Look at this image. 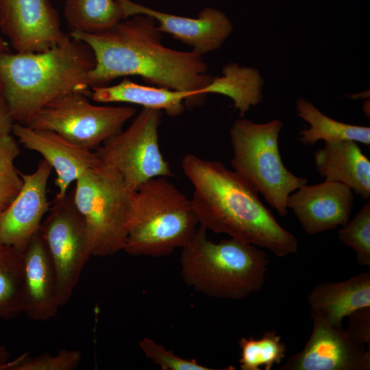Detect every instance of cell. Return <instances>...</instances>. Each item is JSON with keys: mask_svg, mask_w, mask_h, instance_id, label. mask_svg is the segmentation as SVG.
<instances>
[{"mask_svg": "<svg viewBox=\"0 0 370 370\" xmlns=\"http://www.w3.org/2000/svg\"><path fill=\"white\" fill-rule=\"evenodd\" d=\"M69 36L86 43L94 53L90 88L136 75L153 86L189 92L199 105L213 78L202 56L164 47L155 19L147 15L133 16L92 34L70 31Z\"/></svg>", "mask_w": 370, "mask_h": 370, "instance_id": "1", "label": "cell"}, {"mask_svg": "<svg viewBox=\"0 0 370 370\" xmlns=\"http://www.w3.org/2000/svg\"><path fill=\"white\" fill-rule=\"evenodd\" d=\"M182 168L193 187L191 201L199 225L266 248L278 257L297 252L296 237L280 225L258 191L236 171L194 153L184 156Z\"/></svg>", "mask_w": 370, "mask_h": 370, "instance_id": "2", "label": "cell"}, {"mask_svg": "<svg viewBox=\"0 0 370 370\" xmlns=\"http://www.w3.org/2000/svg\"><path fill=\"white\" fill-rule=\"evenodd\" d=\"M94 53L70 36L60 45L38 53L0 52V95L14 121L27 125L56 97L71 92L90 97L88 75Z\"/></svg>", "mask_w": 370, "mask_h": 370, "instance_id": "3", "label": "cell"}, {"mask_svg": "<svg viewBox=\"0 0 370 370\" xmlns=\"http://www.w3.org/2000/svg\"><path fill=\"white\" fill-rule=\"evenodd\" d=\"M199 225L182 249L180 272L184 282L207 296L241 299L263 286L269 260L257 246L233 238L213 243Z\"/></svg>", "mask_w": 370, "mask_h": 370, "instance_id": "4", "label": "cell"}, {"mask_svg": "<svg viewBox=\"0 0 370 370\" xmlns=\"http://www.w3.org/2000/svg\"><path fill=\"white\" fill-rule=\"evenodd\" d=\"M167 177L152 178L135 192L124 250L162 257L186 246L199 221L191 199Z\"/></svg>", "mask_w": 370, "mask_h": 370, "instance_id": "5", "label": "cell"}, {"mask_svg": "<svg viewBox=\"0 0 370 370\" xmlns=\"http://www.w3.org/2000/svg\"><path fill=\"white\" fill-rule=\"evenodd\" d=\"M282 127L278 119L256 123L241 118L232 124L230 136L234 171L284 217L289 195L306 184L308 180L296 176L283 164L278 146Z\"/></svg>", "mask_w": 370, "mask_h": 370, "instance_id": "6", "label": "cell"}, {"mask_svg": "<svg viewBox=\"0 0 370 370\" xmlns=\"http://www.w3.org/2000/svg\"><path fill=\"white\" fill-rule=\"evenodd\" d=\"M135 192L116 171L101 163L75 181L74 201L86 224L92 256L124 250Z\"/></svg>", "mask_w": 370, "mask_h": 370, "instance_id": "7", "label": "cell"}, {"mask_svg": "<svg viewBox=\"0 0 370 370\" xmlns=\"http://www.w3.org/2000/svg\"><path fill=\"white\" fill-rule=\"evenodd\" d=\"M88 97L80 92L60 95L40 109L26 125L53 131L77 145L95 150L121 132L137 109L95 105Z\"/></svg>", "mask_w": 370, "mask_h": 370, "instance_id": "8", "label": "cell"}, {"mask_svg": "<svg viewBox=\"0 0 370 370\" xmlns=\"http://www.w3.org/2000/svg\"><path fill=\"white\" fill-rule=\"evenodd\" d=\"M161 116L160 110L142 108L125 130L94 151L100 162L116 171L134 191L152 178L173 175L159 145Z\"/></svg>", "mask_w": 370, "mask_h": 370, "instance_id": "9", "label": "cell"}, {"mask_svg": "<svg viewBox=\"0 0 370 370\" xmlns=\"http://www.w3.org/2000/svg\"><path fill=\"white\" fill-rule=\"evenodd\" d=\"M40 230L55 268L62 306L70 299L92 256L86 224L75 206L73 190L63 197H55Z\"/></svg>", "mask_w": 370, "mask_h": 370, "instance_id": "10", "label": "cell"}, {"mask_svg": "<svg viewBox=\"0 0 370 370\" xmlns=\"http://www.w3.org/2000/svg\"><path fill=\"white\" fill-rule=\"evenodd\" d=\"M0 32L17 53H38L69 36L49 0H0Z\"/></svg>", "mask_w": 370, "mask_h": 370, "instance_id": "11", "label": "cell"}, {"mask_svg": "<svg viewBox=\"0 0 370 370\" xmlns=\"http://www.w3.org/2000/svg\"><path fill=\"white\" fill-rule=\"evenodd\" d=\"M313 329L299 352L278 370H369L370 351L354 341L342 328L311 315Z\"/></svg>", "mask_w": 370, "mask_h": 370, "instance_id": "12", "label": "cell"}, {"mask_svg": "<svg viewBox=\"0 0 370 370\" xmlns=\"http://www.w3.org/2000/svg\"><path fill=\"white\" fill-rule=\"evenodd\" d=\"M53 169L44 159L32 173L19 171L23 185L17 197L0 211V242L23 253L50 209L47 183Z\"/></svg>", "mask_w": 370, "mask_h": 370, "instance_id": "13", "label": "cell"}, {"mask_svg": "<svg viewBox=\"0 0 370 370\" xmlns=\"http://www.w3.org/2000/svg\"><path fill=\"white\" fill-rule=\"evenodd\" d=\"M125 18L135 15L153 17L159 30L189 45L201 55L219 49L233 30L230 18L222 11L210 7L203 9L197 18L177 16L152 9L132 0H116Z\"/></svg>", "mask_w": 370, "mask_h": 370, "instance_id": "14", "label": "cell"}, {"mask_svg": "<svg viewBox=\"0 0 370 370\" xmlns=\"http://www.w3.org/2000/svg\"><path fill=\"white\" fill-rule=\"evenodd\" d=\"M12 133L25 148L41 154L55 171L56 198L63 197L73 182L101 163L95 151L77 145L53 131L14 123Z\"/></svg>", "mask_w": 370, "mask_h": 370, "instance_id": "15", "label": "cell"}, {"mask_svg": "<svg viewBox=\"0 0 370 370\" xmlns=\"http://www.w3.org/2000/svg\"><path fill=\"white\" fill-rule=\"evenodd\" d=\"M353 203L354 192L350 188L325 181L299 188L289 195L286 205L304 230L314 235L345 225L349 220Z\"/></svg>", "mask_w": 370, "mask_h": 370, "instance_id": "16", "label": "cell"}, {"mask_svg": "<svg viewBox=\"0 0 370 370\" xmlns=\"http://www.w3.org/2000/svg\"><path fill=\"white\" fill-rule=\"evenodd\" d=\"M23 255V312L33 320H49L56 315L61 305L55 268L40 230Z\"/></svg>", "mask_w": 370, "mask_h": 370, "instance_id": "17", "label": "cell"}, {"mask_svg": "<svg viewBox=\"0 0 370 370\" xmlns=\"http://www.w3.org/2000/svg\"><path fill=\"white\" fill-rule=\"evenodd\" d=\"M317 171L325 181L342 183L360 197L370 196V161L356 142L350 140L325 143L314 153Z\"/></svg>", "mask_w": 370, "mask_h": 370, "instance_id": "18", "label": "cell"}, {"mask_svg": "<svg viewBox=\"0 0 370 370\" xmlns=\"http://www.w3.org/2000/svg\"><path fill=\"white\" fill-rule=\"evenodd\" d=\"M311 315L342 326V321L354 312L370 308V273H362L339 282H322L308 295Z\"/></svg>", "mask_w": 370, "mask_h": 370, "instance_id": "19", "label": "cell"}, {"mask_svg": "<svg viewBox=\"0 0 370 370\" xmlns=\"http://www.w3.org/2000/svg\"><path fill=\"white\" fill-rule=\"evenodd\" d=\"M90 97L99 103H128L164 110L171 116L182 114L185 105L188 107L197 106L195 98L189 92L144 86L127 78L114 86L92 87Z\"/></svg>", "mask_w": 370, "mask_h": 370, "instance_id": "20", "label": "cell"}, {"mask_svg": "<svg viewBox=\"0 0 370 370\" xmlns=\"http://www.w3.org/2000/svg\"><path fill=\"white\" fill-rule=\"evenodd\" d=\"M263 84L264 79L257 69L231 62L223 67L221 76L213 77L206 88V93H217L230 97L243 118L251 106H256L262 101Z\"/></svg>", "mask_w": 370, "mask_h": 370, "instance_id": "21", "label": "cell"}, {"mask_svg": "<svg viewBox=\"0 0 370 370\" xmlns=\"http://www.w3.org/2000/svg\"><path fill=\"white\" fill-rule=\"evenodd\" d=\"M297 115L307 121L310 127L299 132V140L308 145H314L323 140L330 143L350 140L366 145H370V128L342 123L325 115L311 102L304 97L296 101Z\"/></svg>", "mask_w": 370, "mask_h": 370, "instance_id": "22", "label": "cell"}, {"mask_svg": "<svg viewBox=\"0 0 370 370\" xmlns=\"http://www.w3.org/2000/svg\"><path fill=\"white\" fill-rule=\"evenodd\" d=\"M64 15L71 31L87 34L108 29L125 19L116 0H65Z\"/></svg>", "mask_w": 370, "mask_h": 370, "instance_id": "23", "label": "cell"}, {"mask_svg": "<svg viewBox=\"0 0 370 370\" xmlns=\"http://www.w3.org/2000/svg\"><path fill=\"white\" fill-rule=\"evenodd\" d=\"M23 255L0 242V318L23 312Z\"/></svg>", "mask_w": 370, "mask_h": 370, "instance_id": "24", "label": "cell"}, {"mask_svg": "<svg viewBox=\"0 0 370 370\" xmlns=\"http://www.w3.org/2000/svg\"><path fill=\"white\" fill-rule=\"evenodd\" d=\"M12 132H0V211L6 208L17 197L23 180L14 166L20 155L18 141Z\"/></svg>", "mask_w": 370, "mask_h": 370, "instance_id": "25", "label": "cell"}, {"mask_svg": "<svg viewBox=\"0 0 370 370\" xmlns=\"http://www.w3.org/2000/svg\"><path fill=\"white\" fill-rule=\"evenodd\" d=\"M338 237L352 248L359 265L370 266V202L367 201L357 214L338 230Z\"/></svg>", "mask_w": 370, "mask_h": 370, "instance_id": "26", "label": "cell"}, {"mask_svg": "<svg viewBox=\"0 0 370 370\" xmlns=\"http://www.w3.org/2000/svg\"><path fill=\"white\" fill-rule=\"evenodd\" d=\"M81 360L79 352L62 349L56 355L45 354L35 358L20 356L11 362L8 370H73L79 366Z\"/></svg>", "mask_w": 370, "mask_h": 370, "instance_id": "27", "label": "cell"}, {"mask_svg": "<svg viewBox=\"0 0 370 370\" xmlns=\"http://www.w3.org/2000/svg\"><path fill=\"white\" fill-rule=\"evenodd\" d=\"M138 344L145 356L162 370L214 369L199 364L195 359L183 358L149 337L143 338Z\"/></svg>", "mask_w": 370, "mask_h": 370, "instance_id": "28", "label": "cell"}, {"mask_svg": "<svg viewBox=\"0 0 370 370\" xmlns=\"http://www.w3.org/2000/svg\"><path fill=\"white\" fill-rule=\"evenodd\" d=\"M261 366L270 370L274 364H280L286 356V346L275 330L265 332L258 339Z\"/></svg>", "mask_w": 370, "mask_h": 370, "instance_id": "29", "label": "cell"}, {"mask_svg": "<svg viewBox=\"0 0 370 370\" xmlns=\"http://www.w3.org/2000/svg\"><path fill=\"white\" fill-rule=\"evenodd\" d=\"M347 334L355 341L369 347L370 308L359 309L349 316Z\"/></svg>", "mask_w": 370, "mask_h": 370, "instance_id": "30", "label": "cell"}, {"mask_svg": "<svg viewBox=\"0 0 370 370\" xmlns=\"http://www.w3.org/2000/svg\"><path fill=\"white\" fill-rule=\"evenodd\" d=\"M241 348L239 359L240 367L242 370H260V345L258 339L250 336L243 337L238 341Z\"/></svg>", "mask_w": 370, "mask_h": 370, "instance_id": "31", "label": "cell"}, {"mask_svg": "<svg viewBox=\"0 0 370 370\" xmlns=\"http://www.w3.org/2000/svg\"><path fill=\"white\" fill-rule=\"evenodd\" d=\"M14 123L5 101L0 95V132H12Z\"/></svg>", "mask_w": 370, "mask_h": 370, "instance_id": "32", "label": "cell"}, {"mask_svg": "<svg viewBox=\"0 0 370 370\" xmlns=\"http://www.w3.org/2000/svg\"><path fill=\"white\" fill-rule=\"evenodd\" d=\"M10 354L8 349L0 343V366H3L8 362Z\"/></svg>", "mask_w": 370, "mask_h": 370, "instance_id": "33", "label": "cell"}, {"mask_svg": "<svg viewBox=\"0 0 370 370\" xmlns=\"http://www.w3.org/2000/svg\"><path fill=\"white\" fill-rule=\"evenodd\" d=\"M10 49L8 42L4 40L0 32V52L2 51ZM1 89V84H0Z\"/></svg>", "mask_w": 370, "mask_h": 370, "instance_id": "34", "label": "cell"}, {"mask_svg": "<svg viewBox=\"0 0 370 370\" xmlns=\"http://www.w3.org/2000/svg\"><path fill=\"white\" fill-rule=\"evenodd\" d=\"M0 369H4V366H0Z\"/></svg>", "mask_w": 370, "mask_h": 370, "instance_id": "35", "label": "cell"}]
</instances>
